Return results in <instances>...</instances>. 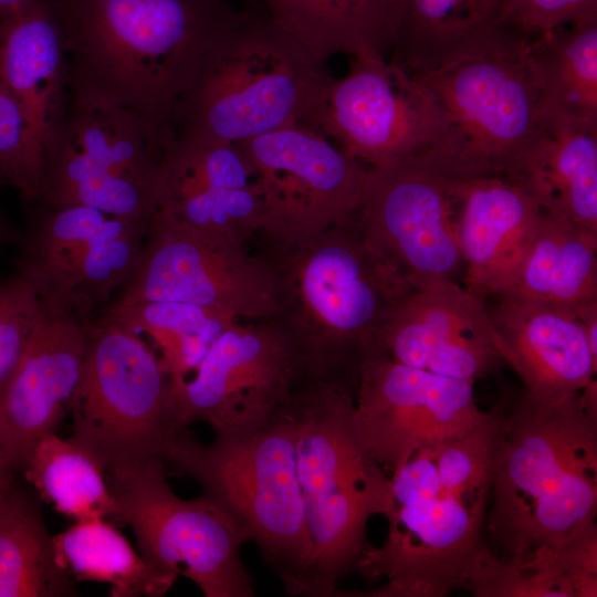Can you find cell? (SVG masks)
<instances>
[{
	"label": "cell",
	"instance_id": "obj_38",
	"mask_svg": "<svg viewBox=\"0 0 597 597\" xmlns=\"http://www.w3.org/2000/svg\"><path fill=\"white\" fill-rule=\"evenodd\" d=\"M13 465L0 444V491L15 479Z\"/></svg>",
	"mask_w": 597,
	"mask_h": 597
},
{
	"label": "cell",
	"instance_id": "obj_25",
	"mask_svg": "<svg viewBox=\"0 0 597 597\" xmlns=\"http://www.w3.org/2000/svg\"><path fill=\"white\" fill-rule=\"evenodd\" d=\"M538 144L507 180L551 216L597 233V125L543 119Z\"/></svg>",
	"mask_w": 597,
	"mask_h": 597
},
{
	"label": "cell",
	"instance_id": "obj_30",
	"mask_svg": "<svg viewBox=\"0 0 597 597\" xmlns=\"http://www.w3.org/2000/svg\"><path fill=\"white\" fill-rule=\"evenodd\" d=\"M542 119L597 125V17L530 41Z\"/></svg>",
	"mask_w": 597,
	"mask_h": 597
},
{
	"label": "cell",
	"instance_id": "obj_31",
	"mask_svg": "<svg viewBox=\"0 0 597 597\" xmlns=\"http://www.w3.org/2000/svg\"><path fill=\"white\" fill-rule=\"evenodd\" d=\"M53 544L73 579L107 584L113 597H159L178 577L147 563L106 519L75 521Z\"/></svg>",
	"mask_w": 597,
	"mask_h": 597
},
{
	"label": "cell",
	"instance_id": "obj_17",
	"mask_svg": "<svg viewBox=\"0 0 597 597\" xmlns=\"http://www.w3.org/2000/svg\"><path fill=\"white\" fill-rule=\"evenodd\" d=\"M191 379L174 387L185 427L249 429L275 416L307 376L294 348L269 321H237L213 343Z\"/></svg>",
	"mask_w": 597,
	"mask_h": 597
},
{
	"label": "cell",
	"instance_id": "obj_19",
	"mask_svg": "<svg viewBox=\"0 0 597 597\" xmlns=\"http://www.w3.org/2000/svg\"><path fill=\"white\" fill-rule=\"evenodd\" d=\"M154 216L243 247L265 224L255 171L237 143L179 134L163 149Z\"/></svg>",
	"mask_w": 597,
	"mask_h": 597
},
{
	"label": "cell",
	"instance_id": "obj_11",
	"mask_svg": "<svg viewBox=\"0 0 597 597\" xmlns=\"http://www.w3.org/2000/svg\"><path fill=\"white\" fill-rule=\"evenodd\" d=\"M118 509L142 557L150 565L193 582L206 597H252L253 578L240 557L247 532L217 502L201 494L179 498L155 463L106 475Z\"/></svg>",
	"mask_w": 597,
	"mask_h": 597
},
{
	"label": "cell",
	"instance_id": "obj_27",
	"mask_svg": "<svg viewBox=\"0 0 597 597\" xmlns=\"http://www.w3.org/2000/svg\"><path fill=\"white\" fill-rule=\"evenodd\" d=\"M503 0H401L390 61L410 74L432 70L501 24Z\"/></svg>",
	"mask_w": 597,
	"mask_h": 597
},
{
	"label": "cell",
	"instance_id": "obj_24",
	"mask_svg": "<svg viewBox=\"0 0 597 597\" xmlns=\"http://www.w3.org/2000/svg\"><path fill=\"white\" fill-rule=\"evenodd\" d=\"M0 74L22 109L30 142L42 159L44 143L69 103L60 0H30L0 19Z\"/></svg>",
	"mask_w": 597,
	"mask_h": 597
},
{
	"label": "cell",
	"instance_id": "obj_22",
	"mask_svg": "<svg viewBox=\"0 0 597 597\" xmlns=\"http://www.w3.org/2000/svg\"><path fill=\"white\" fill-rule=\"evenodd\" d=\"M495 298L488 311L498 349L533 401L555 404L597 385V355L574 311L510 294Z\"/></svg>",
	"mask_w": 597,
	"mask_h": 597
},
{
	"label": "cell",
	"instance_id": "obj_2",
	"mask_svg": "<svg viewBox=\"0 0 597 597\" xmlns=\"http://www.w3.org/2000/svg\"><path fill=\"white\" fill-rule=\"evenodd\" d=\"M69 94L123 107L164 146L208 54L243 15L226 0L62 3Z\"/></svg>",
	"mask_w": 597,
	"mask_h": 597
},
{
	"label": "cell",
	"instance_id": "obj_37",
	"mask_svg": "<svg viewBox=\"0 0 597 597\" xmlns=\"http://www.w3.org/2000/svg\"><path fill=\"white\" fill-rule=\"evenodd\" d=\"M597 17V0H503L499 23L532 40Z\"/></svg>",
	"mask_w": 597,
	"mask_h": 597
},
{
	"label": "cell",
	"instance_id": "obj_33",
	"mask_svg": "<svg viewBox=\"0 0 597 597\" xmlns=\"http://www.w3.org/2000/svg\"><path fill=\"white\" fill-rule=\"evenodd\" d=\"M106 313L148 336L174 387L186 380L217 338L240 321L227 311L184 302L109 306Z\"/></svg>",
	"mask_w": 597,
	"mask_h": 597
},
{
	"label": "cell",
	"instance_id": "obj_28",
	"mask_svg": "<svg viewBox=\"0 0 597 597\" xmlns=\"http://www.w3.org/2000/svg\"><path fill=\"white\" fill-rule=\"evenodd\" d=\"M40 498L15 479L0 491V597H74L60 566Z\"/></svg>",
	"mask_w": 597,
	"mask_h": 597
},
{
	"label": "cell",
	"instance_id": "obj_29",
	"mask_svg": "<svg viewBox=\"0 0 597 597\" xmlns=\"http://www.w3.org/2000/svg\"><path fill=\"white\" fill-rule=\"evenodd\" d=\"M507 294L572 311L597 302V233L543 210L517 281Z\"/></svg>",
	"mask_w": 597,
	"mask_h": 597
},
{
	"label": "cell",
	"instance_id": "obj_5",
	"mask_svg": "<svg viewBox=\"0 0 597 597\" xmlns=\"http://www.w3.org/2000/svg\"><path fill=\"white\" fill-rule=\"evenodd\" d=\"M356 385L305 376L281 410L295 432L311 561L305 596L332 597L369 548L366 528L386 515L390 479L371 457L355 412Z\"/></svg>",
	"mask_w": 597,
	"mask_h": 597
},
{
	"label": "cell",
	"instance_id": "obj_15",
	"mask_svg": "<svg viewBox=\"0 0 597 597\" xmlns=\"http://www.w3.org/2000/svg\"><path fill=\"white\" fill-rule=\"evenodd\" d=\"M144 302L191 303L227 311L240 321H268L275 312V290L261 255L154 216L139 263L111 306Z\"/></svg>",
	"mask_w": 597,
	"mask_h": 597
},
{
	"label": "cell",
	"instance_id": "obj_14",
	"mask_svg": "<svg viewBox=\"0 0 597 597\" xmlns=\"http://www.w3.org/2000/svg\"><path fill=\"white\" fill-rule=\"evenodd\" d=\"M237 144L263 195V241L291 242L358 218L373 169L328 137L292 125Z\"/></svg>",
	"mask_w": 597,
	"mask_h": 597
},
{
	"label": "cell",
	"instance_id": "obj_21",
	"mask_svg": "<svg viewBox=\"0 0 597 597\" xmlns=\"http://www.w3.org/2000/svg\"><path fill=\"white\" fill-rule=\"evenodd\" d=\"M93 316L43 298L20 360L0 395V444L23 471L44 436L54 433L78 383Z\"/></svg>",
	"mask_w": 597,
	"mask_h": 597
},
{
	"label": "cell",
	"instance_id": "obj_35",
	"mask_svg": "<svg viewBox=\"0 0 597 597\" xmlns=\"http://www.w3.org/2000/svg\"><path fill=\"white\" fill-rule=\"evenodd\" d=\"M42 159L28 134L22 109L0 74V187L17 189L22 198L35 201Z\"/></svg>",
	"mask_w": 597,
	"mask_h": 597
},
{
	"label": "cell",
	"instance_id": "obj_4",
	"mask_svg": "<svg viewBox=\"0 0 597 597\" xmlns=\"http://www.w3.org/2000/svg\"><path fill=\"white\" fill-rule=\"evenodd\" d=\"M275 312L305 373L357 383L362 360L412 290L365 244L358 218L291 241H263Z\"/></svg>",
	"mask_w": 597,
	"mask_h": 597
},
{
	"label": "cell",
	"instance_id": "obj_7",
	"mask_svg": "<svg viewBox=\"0 0 597 597\" xmlns=\"http://www.w3.org/2000/svg\"><path fill=\"white\" fill-rule=\"evenodd\" d=\"M196 480L254 542L287 594L305 596L311 561L295 432L280 410L255 427L216 432L209 444L186 430L166 464Z\"/></svg>",
	"mask_w": 597,
	"mask_h": 597
},
{
	"label": "cell",
	"instance_id": "obj_9",
	"mask_svg": "<svg viewBox=\"0 0 597 597\" xmlns=\"http://www.w3.org/2000/svg\"><path fill=\"white\" fill-rule=\"evenodd\" d=\"M69 411L71 440L105 475L166 465L186 430L172 381L156 350L107 313L90 327Z\"/></svg>",
	"mask_w": 597,
	"mask_h": 597
},
{
	"label": "cell",
	"instance_id": "obj_26",
	"mask_svg": "<svg viewBox=\"0 0 597 597\" xmlns=\"http://www.w3.org/2000/svg\"><path fill=\"white\" fill-rule=\"evenodd\" d=\"M269 18L320 64L337 53L386 57L401 0H261Z\"/></svg>",
	"mask_w": 597,
	"mask_h": 597
},
{
	"label": "cell",
	"instance_id": "obj_8",
	"mask_svg": "<svg viewBox=\"0 0 597 597\" xmlns=\"http://www.w3.org/2000/svg\"><path fill=\"white\" fill-rule=\"evenodd\" d=\"M331 78L269 15L244 12L205 60L179 107L177 135L240 143L304 126Z\"/></svg>",
	"mask_w": 597,
	"mask_h": 597
},
{
	"label": "cell",
	"instance_id": "obj_40",
	"mask_svg": "<svg viewBox=\"0 0 597 597\" xmlns=\"http://www.w3.org/2000/svg\"><path fill=\"white\" fill-rule=\"evenodd\" d=\"M60 1L64 7L70 8L74 6L78 0H60Z\"/></svg>",
	"mask_w": 597,
	"mask_h": 597
},
{
	"label": "cell",
	"instance_id": "obj_34",
	"mask_svg": "<svg viewBox=\"0 0 597 597\" xmlns=\"http://www.w3.org/2000/svg\"><path fill=\"white\" fill-rule=\"evenodd\" d=\"M22 472L38 496L67 517L118 520L105 472L71 439L44 436Z\"/></svg>",
	"mask_w": 597,
	"mask_h": 597
},
{
	"label": "cell",
	"instance_id": "obj_32",
	"mask_svg": "<svg viewBox=\"0 0 597 597\" xmlns=\"http://www.w3.org/2000/svg\"><path fill=\"white\" fill-rule=\"evenodd\" d=\"M467 589L479 597H596L597 524H586L541 561H499L483 554Z\"/></svg>",
	"mask_w": 597,
	"mask_h": 597
},
{
	"label": "cell",
	"instance_id": "obj_20",
	"mask_svg": "<svg viewBox=\"0 0 597 597\" xmlns=\"http://www.w3.org/2000/svg\"><path fill=\"white\" fill-rule=\"evenodd\" d=\"M371 353L473 383L505 365L485 300L448 280L406 295L379 331Z\"/></svg>",
	"mask_w": 597,
	"mask_h": 597
},
{
	"label": "cell",
	"instance_id": "obj_18",
	"mask_svg": "<svg viewBox=\"0 0 597 597\" xmlns=\"http://www.w3.org/2000/svg\"><path fill=\"white\" fill-rule=\"evenodd\" d=\"M355 412L371 457L392 472L417 450L473 428V381L437 375L371 353L360 363Z\"/></svg>",
	"mask_w": 597,
	"mask_h": 597
},
{
	"label": "cell",
	"instance_id": "obj_3",
	"mask_svg": "<svg viewBox=\"0 0 597 597\" xmlns=\"http://www.w3.org/2000/svg\"><path fill=\"white\" fill-rule=\"evenodd\" d=\"M484 554L530 562L556 554L597 516V406L582 394L503 404Z\"/></svg>",
	"mask_w": 597,
	"mask_h": 597
},
{
	"label": "cell",
	"instance_id": "obj_6",
	"mask_svg": "<svg viewBox=\"0 0 597 597\" xmlns=\"http://www.w3.org/2000/svg\"><path fill=\"white\" fill-rule=\"evenodd\" d=\"M528 39L500 25L443 64L412 74L446 124L431 153L454 176L512 177L544 133Z\"/></svg>",
	"mask_w": 597,
	"mask_h": 597
},
{
	"label": "cell",
	"instance_id": "obj_12",
	"mask_svg": "<svg viewBox=\"0 0 597 597\" xmlns=\"http://www.w3.org/2000/svg\"><path fill=\"white\" fill-rule=\"evenodd\" d=\"M358 213L366 247L413 291L463 269L457 180L431 153L371 168Z\"/></svg>",
	"mask_w": 597,
	"mask_h": 597
},
{
	"label": "cell",
	"instance_id": "obj_10",
	"mask_svg": "<svg viewBox=\"0 0 597 597\" xmlns=\"http://www.w3.org/2000/svg\"><path fill=\"white\" fill-rule=\"evenodd\" d=\"M164 144L138 115L69 94L48 136L35 201L41 208L83 206L150 223Z\"/></svg>",
	"mask_w": 597,
	"mask_h": 597
},
{
	"label": "cell",
	"instance_id": "obj_1",
	"mask_svg": "<svg viewBox=\"0 0 597 597\" xmlns=\"http://www.w3.org/2000/svg\"><path fill=\"white\" fill-rule=\"evenodd\" d=\"M503 406L470 430L417 450L391 472L387 536L357 573L374 597H442L480 566Z\"/></svg>",
	"mask_w": 597,
	"mask_h": 597
},
{
	"label": "cell",
	"instance_id": "obj_16",
	"mask_svg": "<svg viewBox=\"0 0 597 597\" xmlns=\"http://www.w3.org/2000/svg\"><path fill=\"white\" fill-rule=\"evenodd\" d=\"M149 226L83 206L42 208L19 271L43 298L93 316L134 274Z\"/></svg>",
	"mask_w": 597,
	"mask_h": 597
},
{
	"label": "cell",
	"instance_id": "obj_39",
	"mask_svg": "<svg viewBox=\"0 0 597 597\" xmlns=\"http://www.w3.org/2000/svg\"><path fill=\"white\" fill-rule=\"evenodd\" d=\"M30 0H0V19L18 10Z\"/></svg>",
	"mask_w": 597,
	"mask_h": 597
},
{
	"label": "cell",
	"instance_id": "obj_23",
	"mask_svg": "<svg viewBox=\"0 0 597 597\" xmlns=\"http://www.w3.org/2000/svg\"><path fill=\"white\" fill-rule=\"evenodd\" d=\"M461 285L484 298L511 292L537 232L543 209L498 176L458 178Z\"/></svg>",
	"mask_w": 597,
	"mask_h": 597
},
{
	"label": "cell",
	"instance_id": "obj_41",
	"mask_svg": "<svg viewBox=\"0 0 597 597\" xmlns=\"http://www.w3.org/2000/svg\"><path fill=\"white\" fill-rule=\"evenodd\" d=\"M4 231H6V228L3 226V221H2V218L0 216V241L2 240L3 237H6L4 234Z\"/></svg>",
	"mask_w": 597,
	"mask_h": 597
},
{
	"label": "cell",
	"instance_id": "obj_13",
	"mask_svg": "<svg viewBox=\"0 0 597 597\" xmlns=\"http://www.w3.org/2000/svg\"><path fill=\"white\" fill-rule=\"evenodd\" d=\"M306 127L335 139L370 168H387L439 147L446 124L428 88L405 69L376 55L354 56L349 72L331 78Z\"/></svg>",
	"mask_w": 597,
	"mask_h": 597
},
{
	"label": "cell",
	"instance_id": "obj_36",
	"mask_svg": "<svg viewBox=\"0 0 597 597\" xmlns=\"http://www.w3.org/2000/svg\"><path fill=\"white\" fill-rule=\"evenodd\" d=\"M43 306L38 286L24 273L0 281V395L15 369Z\"/></svg>",
	"mask_w": 597,
	"mask_h": 597
}]
</instances>
